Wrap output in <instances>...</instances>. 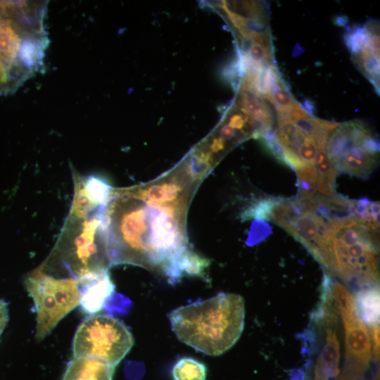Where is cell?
Segmentation results:
<instances>
[{"label":"cell","instance_id":"7","mask_svg":"<svg viewBox=\"0 0 380 380\" xmlns=\"http://www.w3.org/2000/svg\"><path fill=\"white\" fill-rule=\"evenodd\" d=\"M334 302L343 324L346 370L360 375L369 365L372 350L369 331L361 320L355 306L354 296L348 289H341L334 296Z\"/></svg>","mask_w":380,"mask_h":380},{"label":"cell","instance_id":"12","mask_svg":"<svg viewBox=\"0 0 380 380\" xmlns=\"http://www.w3.org/2000/svg\"><path fill=\"white\" fill-rule=\"evenodd\" d=\"M357 313L368 327L379 325L380 297L379 285L364 286L354 296Z\"/></svg>","mask_w":380,"mask_h":380},{"label":"cell","instance_id":"6","mask_svg":"<svg viewBox=\"0 0 380 380\" xmlns=\"http://www.w3.org/2000/svg\"><path fill=\"white\" fill-rule=\"evenodd\" d=\"M134 344V338L120 319L103 314L86 317L72 341L74 357H91L115 367Z\"/></svg>","mask_w":380,"mask_h":380},{"label":"cell","instance_id":"18","mask_svg":"<svg viewBox=\"0 0 380 380\" xmlns=\"http://www.w3.org/2000/svg\"><path fill=\"white\" fill-rule=\"evenodd\" d=\"M272 232L271 227L265 221L255 220L251 224L247 243L254 245L266 239Z\"/></svg>","mask_w":380,"mask_h":380},{"label":"cell","instance_id":"15","mask_svg":"<svg viewBox=\"0 0 380 380\" xmlns=\"http://www.w3.org/2000/svg\"><path fill=\"white\" fill-rule=\"evenodd\" d=\"M277 198L276 197H266L253 202L241 213V220L245 221L255 218L262 221H270L272 208Z\"/></svg>","mask_w":380,"mask_h":380},{"label":"cell","instance_id":"23","mask_svg":"<svg viewBox=\"0 0 380 380\" xmlns=\"http://www.w3.org/2000/svg\"><path fill=\"white\" fill-rule=\"evenodd\" d=\"M220 135L224 140H230L235 136V129L229 125H225L220 129Z\"/></svg>","mask_w":380,"mask_h":380},{"label":"cell","instance_id":"21","mask_svg":"<svg viewBox=\"0 0 380 380\" xmlns=\"http://www.w3.org/2000/svg\"><path fill=\"white\" fill-rule=\"evenodd\" d=\"M8 320V309L7 303L0 300V335L4 331Z\"/></svg>","mask_w":380,"mask_h":380},{"label":"cell","instance_id":"24","mask_svg":"<svg viewBox=\"0 0 380 380\" xmlns=\"http://www.w3.org/2000/svg\"><path fill=\"white\" fill-rule=\"evenodd\" d=\"M224 148V140L222 138H215L213 139L210 146V149L213 153H217Z\"/></svg>","mask_w":380,"mask_h":380},{"label":"cell","instance_id":"1","mask_svg":"<svg viewBox=\"0 0 380 380\" xmlns=\"http://www.w3.org/2000/svg\"><path fill=\"white\" fill-rule=\"evenodd\" d=\"M186 206H164L113 190L107 208L106 246L110 266L130 264L160 272L174 284L190 249Z\"/></svg>","mask_w":380,"mask_h":380},{"label":"cell","instance_id":"22","mask_svg":"<svg viewBox=\"0 0 380 380\" xmlns=\"http://www.w3.org/2000/svg\"><path fill=\"white\" fill-rule=\"evenodd\" d=\"M246 118L241 115L236 113L232 115L229 120L228 125L234 129H242L246 127Z\"/></svg>","mask_w":380,"mask_h":380},{"label":"cell","instance_id":"11","mask_svg":"<svg viewBox=\"0 0 380 380\" xmlns=\"http://www.w3.org/2000/svg\"><path fill=\"white\" fill-rule=\"evenodd\" d=\"M114 366L91 357H74L62 380H112Z\"/></svg>","mask_w":380,"mask_h":380},{"label":"cell","instance_id":"10","mask_svg":"<svg viewBox=\"0 0 380 380\" xmlns=\"http://www.w3.org/2000/svg\"><path fill=\"white\" fill-rule=\"evenodd\" d=\"M78 280L81 289L80 305L90 315L102 310L114 293L115 285L108 270Z\"/></svg>","mask_w":380,"mask_h":380},{"label":"cell","instance_id":"3","mask_svg":"<svg viewBox=\"0 0 380 380\" xmlns=\"http://www.w3.org/2000/svg\"><path fill=\"white\" fill-rule=\"evenodd\" d=\"M107 207H72L65 229L39 268L77 279L108 270Z\"/></svg>","mask_w":380,"mask_h":380},{"label":"cell","instance_id":"20","mask_svg":"<svg viewBox=\"0 0 380 380\" xmlns=\"http://www.w3.org/2000/svg\"><path fill=\"white\" fill-rule=\"evenodd\" d=\"M372 353L376 360L379 359V325L369 327Z\"/></svg>","mask_w":380,"mask_h":380},{"label":"cell","instance_id":"14","mask_svg":"<svg viewBox=\"0 0 380 380\" xmlns=\"http://www.w3.org/2000/svg\"><path fill=\"white\" fill-rule=\"evenodd\" d=\"M355 63L360 69L365 72L375 88H379L377 82L379 77V53L369 49H362L357 54L354 55Z\"/></svg>","mask_w":380,"mask_h":380},{"label":"cell","instance_id":"4","mask_svg":"<svg viewBox=\"0 0 380 380\" xmlns=\"http://www.w3.org/2000/svg\"><path fill=\"white\" fill-rule=\"evenodd\" d=\"M327 222L331 231L330 274L357 289L379 285V226L351 216Z\"/></svg>","mask_w":380,"mask_h":380},{"label":"cell","instance_id":"9","mask_svg":"<svg viewBox=\"0 0 380 380\" xmlns=\"http://www.w3.org/2000/svg\"><path fill=\"white\" fill-rule=\"evenodd\" d=\"M191 180L177 175L133 189L124 190L131 196L144 202L164 206L186 205V190Z\"/></svg>","mask_w":380,"mask_h":380},{"label":"cell","instance_id":"2","mask_svg":"<svg viewBox=\"0 0 380 380\" xmlns=\"http://www.w3.org/2000/svg\"><path fill=\"white\" fill-rule=\"evenodd\" d=\"M244 318L243 297L224 292L168 314L172 329L181 342L212 356L223 354L236 343Z\"/></svg>","mask_w":380,"mask_h":380},{"label":"cell","instance_id":"5","mask_svg":"<svg viewBox=\"0 0 380 380\" xmlns=\"http://www.w3.org/2000/svg\"><path fill=\"white\" fill-rule=\"evenodd\" d=\"M25 286L35 307L38 341L48 336L80 303V285L75 278H57L37 268L26 277Z\"/></svg>","mask_w":380,"mask_h":380},{"label":"cell","instance_id":"8","mask_svg":"<svg viewBox=\"0 0 380 380\" xmlns=\"http://www.w3.org/2000/svg\"><path fill=\"white\" fill-rule=\"evenodd\" d=\"M280 227L300 242L329 272H331V232L327 220L314 213H308Z\"/></svg>","mask_w":380,"mask_h":380},{"label":"cell","instance_id":"16","mask_svg":"<svg viewBox=\"0 0 380 380\" xmlns=\"http://www.w3.org/2000/svg\"><path fill=\"white\" fill-rule=\"evenodd\" d=\"M325 148H319L317 150L315 159V165L318 174L317 179L335 184V180L338 172L331 165Z\"/></svg>","mask_w":380,"mask_h":380},{"label":"cell","instance_id":"26","mask_svg":"<svg viewBox=\"0 0 380 380\" xmlns=\"http://www.w3.org/2000/svg\"><path fill=\"white\" fill-rule=\"evenodd\" d=\"M334 23L338 26H344L348 23V18L345 15H337L334 18Z\"/></svg>","mask_w":380,"mask_h":380},{"label":"cell","instance_id":"19","mask_svg":"<svg viewBox=\"0 0 380 380\" xmlns=\"http://www.w3.org/2000/svg\"><path fill=\"white\" fill-rule=\"evenodd\" d=\"M317 146L315 140L311 137H307L301 144L298 156L305 165H315V159L317 153Z\"/></svg>","mask_w":380,"mask_h":380},{"label":"cell","instance_id":"25","mask_svg":"<svg viewBox=\"0 0 380 380\" xmlns=\"http://www.w3.org/2000/svg\"><path fill=\"white\" fill-rule=\"evenodd\" d=\"M303 109L308 113V115L313 117L315 112V103L310 99H305L303 102Z\"/></svg>","mask_w":380,"mask_h":380},{"label":"cell","instance_id":"13","mask_svg":"<svg viewBox=\"0 0 380 380\" xmlns=\"http://www.w3.org/2000/svg\"><path fill=\"white\" fill-rule=\"evenodd\" d=\"M172 380H205L207 368L205 364L191 357H183L174 364Z\"/></svg>","mask_w":380,"mask_h":380},{"label":"cell","instance_id":"17","mask_svg":"<svg viewBox=\"0 0 380 380\" xmlns=\"http://www.w3.org/2000/svg\"><path fill=\"white\" fill-rule=\"evenodd\" d=\"M263 144L265 148L278 161L284 165H286V160L283 149L277 141L274 132L271 129L258 138Z\"/></svg>","mask_w":380,"mask_h":380}]
</instances>
